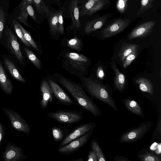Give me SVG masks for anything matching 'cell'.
Returning <instances> with one entry per match:
<instances>
[{
    "instance_id": "obj_36",
    "label": "cell",
    "mask_w": 161,
    "mask_h": 161,
    "mask_svg": "<svg viewBox=\"0 0 161 161\" xmlns=\"http://www.w3.org/2000/svg\"><path fill=\"white\" fill-rule=\"evenodd\" d=\"M136 51L127 55L123 62V67L125 69L127 68L136 58Z\"/></svg>"
},
{
    "instance_id": "obj_1",
    "label": "cell",
    "mask_w": 161,
    "mask_h": 161,
    "mask_svg": "<svg viewBox=\"0 0 161 161\" xmlns=\"http://www.w3.org/2000/svg\"><path fill=\"white\" fill-rule=\"evenodd\" d=\"M59 81L71 95L76 105L95 117L101 115L98 106L86 94L81 86L63 76L60 77Z\"/></svg>"
},
{
    "instance_id": "obj_18",
    "label": "cell",
    "mask_w": 161,
    "mask_h": 161,
    "mask_svg": "<svg viewBox=\"0 0 161 161\" xmlns=\"http://www.w3.org/2000/svg\"><path fill=\"white\" fill-rule=\"evenodd\" d=\"M110 16V14L106 15L88 22L85 27V32L86 33H89L100 28Z\"/></svg>"
},
{
    "instance_id": "obj_30",
    "label": "cell",
    "mask_w": 161,
    "mask_h": 161,
    "mask_svg": "<svg viewBox=\"0 0 161 161\" xmlns=\"http://www.w3.org/2000/svg\"><path fill=\"white\" fill-rule=\"evenodd\" d=\"M33 3L38 13L40 14L45 13L47 16L48 15L49 13V9L46 5L43 0H33Z\"/></svg>"
},
{
    "instance_id": "obj_41",
    "label": "cell",
    "mask_w": 161,
    "mask_h": 161,
    "mask_svg": "<svg viewBox=\"0 0 161 161\" xmlns=\"http://www.w3.org/2000/svg\"><path fill=\"white\" fill-rule=\"evenodd\" d=\"M97 75L99 79L103 80L104 76V73L102 67H98L97 69Z\"/></svg>"
},
{
    "instance_id": "obj_13",
    "label": "cell",
    "mask_w": 161,
    "mask_h": 161,
    "mask_svg": "<svg viewBox=\"0 0 161 161\" xmlns=\"http://www.w3.org/2000/svg\"><path fill=\"white\" fill-rule=\"evenodd\" d=\"M27 156L23 154L22 149L12 144H8L3 153V158L7 161H17L25 160Z\"/></svg>"
},
{
    "instance_id": "obj_6",
    "label": "cell",
    "mask_w": 161,
    "mask_h": 161,
    "mask_svg": "<svg viewBox=\"0 0 161 161\" xmlns=\"http://www.w3.org/2000/svg\"><path fill=\"white\" fill-rule=\"evenodd\" d=\"M151 121L142 123L137 127L131 129L123 134L119 142H136L142 138L152 125Z\"/></svg>"
},
{
    "instance_id": "obj_44",
    "label": "cell",
    "mask_w": 161,
    "mask_h": 161,
    "mask_svg": "<svg viewBox=\"0 0 161 161\" xmlns=\"http://www.w3.org/2000/svg\"><path fill=\"white\" fill-rule=\"evenodd\" d=\"M83 158H79L75 159H72L70 160L71 161H83Z\"/></svg>"
},
{
    "instance_id": "obj_39",
    "label": "cell",
    "mask_w": 161,
    "mask_h": 161,
    "mask_svg": "<svg viewBox=\"0 0 161 161\" xmlns=\"http://www.w3.org/2000/svg\"><path fill=\"white\" fill-rule=\"evenodd\" d=\"M87 161H97L98 159L95 152L93 150L89 152L88 154Z\"/></svg>"
},
{
    "instance_id": "obj_40",
    "label": "cell",
    "mask_w": 161,
    "mask_h": 161,
    "mask_svg": "<svg viewBox=\"0 0 161 161\" xmlns=\"http://www.w3.org/2000/svg\"><path fill=\"white\" fill-rule=\"evenodd\" d=\"M33 0H22L19 5L20 9L23 8L33 3Z\"/></svg>"
},
{
    "instance_id": "obj_4",
    "label": "cell",
    "mask_w": 161,
    "mask_h": 161,
    "mask_svg": "<svg viewBox=\"0 0 161 161\" xmlns=\"http://www.w3.org/2000/svg\"><path fill=\"white\" fill-rule=\"evenodd\" d=\"M50 118L66 124L77 123L83 119V113L77 110L60 109L47 113Z\"/></svg>"
},
{
    "instance_id": "obj_11",
    "label": "cell",
    "mask_w": 161,
    "mask_h": 161,
    "mask_svg": "<svg viewBox=\"0 0 161 161\" xmlns=\"http://www.w3.org/2000/svg\"><path fill=\"white\" fill-rule=\"evenodd\" d=\"M156 21H148L136 27L130 34L128 39L130 40L145 37L150 34L155 25Z\"/></svg>"
},
{
    "instance_id": "obj_5",
    "label": "cell",
    "mask_w": 161,
    "mask_h": 161,
    "mask_svg": "<svg viewBox=\"0 0 161 161\" xmlns=\"http://www.w3.org/2000/svg\"><path fill=\"white\" fill-rule=\"evenodd\" d=\"M88 58L84 55L75 53L68 52L64 56V64L83 74L86 71Z\"/></svg>"
},
{
    "instance_id": "obj_19",
    "label": "cell",
    "mask_w": 161,
    "mask_h": 161,
    "mask_svg": "<svg viewBox=\"0 0 161 161\" xmlns=\"http://www.w3.org/2000/svg\"><path fill=\"white\" fill-rule=\"evenodd\" d=\"M78 1L73 0L70 3V12L72 27L79 28L80 26L79 19V10L78 7Z\"/></svg>"
},
{
    "instance_id": "obj_17",
    "label": "cell",
    "mask_w": 161,
    "mask_h": 161,
    "mask_svg": "<svg viewBox=\"0 0 161 161\" xmlns=\"http://www.w3.org/2000/svg\"><path fill=\"white\" fill-rule=\"evenodd\" d=\"M0 87L4 93L8 95L11 94L13 90V83L6 74L1 61H0Z\"/></svg>"
},
{
    "instance_id": "obj_21",
    "label": "cell",
    "mask_w": 161,
    "mask_h": 161,
    "mask_svg": "<svg viewBox=\"0 0 161 161\" xmlns=\"http://www.w3.org/2000/svg\"><path fill=\"white\" fill-rule=\"evenodd\" d=\"M112 68L115 74V86L119 90L121 91L124 89L125 84V76L123 74L119 71L114 63H113Z\"/></svg>"
},
{
    "instance_id": "obj_2",
    "label": "cell",
    "mask_w": 161,
    "mask_h": 161,
    "mask_svg": "<svg viewBox=\"0 0 161 161\" xmlns=\"http://www.w3.org/2000/svg\"><path fill=\"white\" fill-rule=\"evenodd\" d=\"M81 79L84 88L92 97L107 104L116 112L117 111L116 104L111 93L105 86L89 77L82 76Z\"/></svg>"
},
{
    "instance_id": "obj_27",
    "label": "cell",
    "mask_w": 161,
    "mask_h": 161,
    "mask_svg": "<svg viewBox=\"0 0 161 161\" xmlns=\"http://www.w3.org/2000/svg\"><path fill=\"white\" fill-rule=\"evenodd\" d=\"M25 52L31 62L38 69L41 68V63L39 59L36 55L27 47H24Z\"/></svg>"
},
{
    "instance_id": "obj_15",
    "label": "cell",
    "mask_w": 161,
    "mask_h": 161,
    "mask_svg": "<svg viewBox=\"0 0 161 161\" xmlns=\"http://www.w3.org/2000/svg\"><path fill=\"white\" fill-rule=\"evenodd\" d=\"M40 89L42 95L40 102L41 106L42 109H45L49 103L53 102V93L50 85L45 80L42 82Z\"/></svg>"
},
{
    "instance_id": "obj_42",
    "label": "cell",
    "mask_w": 161,
    "mask_h": 161,
    "mask_svg": "<svg viewBox=\"0 0 161 161\" xmlns=\"http://www.w3.org/2000/svg\"><path fill=\"white\" fill-rule=\"evenodd\" d=\"M114 160L115 161H130L128 158L120 156H115L114 158Z\"/></svg>"
},
{
    "instance_id": "obj_14",
    "label": "cell",
    "mask_w": 161,
    "mask_h": 161,
    "mask_svg": "<svg viewBox=\"0 0 161 161\" xmlns=\"http://www.w3.org/2000/svg\"><path fill=\"white\" fill-rule=\"evenodd\" d=\"M108 0H88L82 10V15H90L103 9L108 3Z\"/></svg>"
},
{
    "instance_id": "obj_25",
    "label": "cell",
    "mask_w": 161,
    "mask_h": 161,
    "mask_svg": "<svg viewBox=\"0 0 161 161\" xmlns=\"http://www.w3.org/2000/svg\"><path fill=\"white\" fill-rule=\"evenodd\" d=\"M48 17L49 27L53 35L59 32L58 23V12L53 13Z\"/></svg>"
},
{
    "instance_id": "obj_29",
    "label": "cell",
    "mask_w": 161,
    "mask_h": 161,
    "mask_svg": "<svg viewBox=\"0 0 161 161\" xmlns=\"http://www.w3.org/2000/svg\"><path fill=\"white\" fill-rule=\"evenodd\" d=\"M20 12L18 17V19L26 26L31 27V26L27 22L28 17L29 16H30L28 5L20 9Z\"/></svg>"
},
{
    "instance_id": "obj_24",
    "label": "cell",
    "mask_w": 161,
    "mask_h": 161,
    "mask_svg": "<svg viewBox=\"0 0 161 161\" xmlns=\"http://www.w3.org/2000/svg\"><path fill=\"white\" fill-rule=\"evenodd\" d=\"M135 82L138 84L139 88L142 91L147 92L150 95L153 94L154 89L153 85L147 79L140 77L136 80Z\"/></svg>"
},
{
    "instance_id": "obj_20",
    "label": "cell",
    "mask_w": 161,
    "mask_h": 161,
    "mask_svg": "<svg viewBox=\"0 0 161 161\" xmlns=\"http://www.w3.org/2000/svg\"><path fill=\"white\" fill-rule=\"evenodd\" d=\"M71 131V130L61 126H53L52 132L54 142H61Z\"/></svg>"
},
{
    "instance_id": "obj_37",
    "label": "cell",
    "mask_w": 161,
    "mask_h": 161,
    "mask_svg": "<svg viewBox=\"0 0 161 161\" xmlns=\"http://www.w3.org/2000/svg\"><path fill=\"white\" fill-rule=\"evenodd\" d=\"M128 0H118L116 7L118 10L121 13H124L127 7V3Z\"/></svg>"
},
{
    "instance_id": "obj_8",
    "label": "cell",
    "mask_w": 161,
    "mask_h": 161,
    "mask_svg": "<svg viewBox=\"0 0 161 161\" xmlns=\"http://www.w3.org/2000/svg\"><path fill=\"white\" fill-rule=\"evenodd\" d=\"M2 109L9 118L12 127L18 131L24 132L28 136L31 128L27 122L13 110L6 108Z\"/></svg>"
},
{
    "instance_id": "obj_23",
    "label": "cell",
    "mask_w": 161,
    "mask_h": 161,
    "mask_svg": "<svg viewBox=\"0 0 161 161\" xmlns=\"http://www.w3.org/2000/svg\"><path fill=\"white\" fill-rule=\"evenodd\" d=\"M138 47V45L135 44L123 42L118 54L121 61L123 62L127 55L136 51Z\"/></svg>"
},
{
    "instance_id": "obj_9",
    "label": "cell",
    "mask_w": 161,
    "mask_h": 161,
    "mask_svg": "<svg viewBox=\"0 0 161 161\" xmlns=\"http://www.w3.org/2000/svg\"><path fill=\"white\" fill-rule=\"evenodd\" d=\"M95 126V123L90 122L84 123L76 126L72 130H71L65 138L61 142L58 147L64 146L80 137L92 129L94 128Z\"/></svg>"
},
{
    "instance_id": "obj_32",
    "label": "cell",
    "mask_w": 161,
    "mask_h": 161,
    "mask_svg": "<svg viewBox=\"0 0 161 161\" xmlns=\"http://www.w3.org/2000/svg\"><path fill=\"white\" fill-rule=\"evenodd\" d=\"M154 0H141V7L138 10L136 15L138 16L151 8Z\"/></svg>"
},
{
    "instance_id": "obj_16",
    "label": "cell",
    "mask_w": 161,
    "mask_h": 161,
    "mask_svg": "<svg viewBox=\"0 0 161 161\" xmlns=\"http://www.w3.org/2000/svg\"><path fill=\"white\" fill-rule=\"evenodd\" d=\"M3 59L4 64L11 75L17 80L26 83V80L20 73L14 62L6 55L3 56Z\"/></svg>"
},
{
    "instance_id": "obj_33",
    "label": "cell",
    "mask_w": 161,
    "mask_h": 161,
    "mask_svg": "<svg viewBox=\"0 0 161 161\" xmlns=\"http://www.w3.org/2000/svg\"><path fill=\"white\" fill-rule=\"evenodd\" d=\"M139 159L143 161H160L158 156L149 152H146L139 156Z\"/></svg>"
},
{
    "instance_id": "obj_3",
    "label": "cell",
    "mask_w": 161,
    "mask_h": 161,
    "mask_svg": "<svg viewBox=\"0 0 161 161\" xmlns=\"http://www.w3.org/2000/svg\"><path fill=\"white\" fill-rule=\"evenodd\" d=\"M1 42L16 61L25 65V59L17 37L8 26L4 29Z\"/></svg>"
},
{
    "instance_id": "obj_28",
    "label": "cell",
    "mask_w": 161,
    "mask_h": 161,
    "mask_svg": "<svg viewBox=\"0 0 161 161\" xmlns=\"http://www.w3.org/2000/svg\"><path fill=\"white\" fill-rule=\"evenodd\" d=\"M16 22L18 25L21 30L25 40L33 48L36 50H38V46L32 39L29 33L25 30L18 22L17 21Z\"/></svg>"
},
{
    "instance_id": "obj_45",
    "label": "cell",
    "mask_w": 161,
    "mask_h": 161,
    "mask_svg": "<svg viewBox=\"0 0 161 161\" xmlns=\"http://www.w3.org/2000/svg\"><path fill=\"white\" fill-rule=\"evenodd\" d=\"M1 123H0V125L1 124Z\"/></svg>"
},
{
    "instance_id": "obj_22",
    "label": "cell",
    "mask_w": 161,
    "mask_h": 161,
    "mask_svg": "<svg viewBox=\"0 0 161 161\" xmlns=\"http://www.w3.org/2000/svg\"><path fill=\"white\" fill-rule=\"evenodd\" d=\"M123 102L130 111L142 118L144 117V114L142 108L137 102L133 100L126 99L124 100Z\"/></svg>"
},
{
    "instance_id": "obj_43",
    "label": "cell",
    "mask_w": 161,
    "mask_h": 161,
    "mask_svg": "<svg viewBox=\"0 0 161 161\" xmlns=\"http://www.w3.org/2000/svg\"><path fill=\"white\" fill-rule=\"evenodd\" d=\"M3 128L2 124H1L0 125V144L2 140L3 135Z\"/></svg>"
},
{
    "instance_id": "obj_26",
    "label": "cell",
    "mask_w": 161,
    "mask_h": 161,
    "mask_svg": "<svg viewBox=\"0 0 161 161\" xmlns=\"http://www.w3.org/2000/svg\"><path fill=\"white\" fill-rule=\"evenodd\" d=\"M91 147L96 154L98 161H105V158L100 146L97 141L94 139L91 141Z\"/></svg>"
},
{
    "instance_id": "obj_38",
    "label": "cell",
    "mask_w": 161,
    "mask_h": 161,
    "mask_svg": "<svg viewBox=\"0 0 161 161\" xmlns=\"http://www.w3.org/2000/svg\"><path fill=\"white\" fill-rule=\"evenodd\" d=\"M58 23L59 32L61 34H63L64 32V21L62 12L61 11L58 12Z\"/></svg>"
},
{
    "instance_id": "obj_12",
    "label": "cell",
    "mask_w": 161,
    "mask_h": 161,
    "mask_svg": "<svg viewBox=\"0 0 161 161\" xmlns=\"http://www.w3.org/2000/svg\"><path fill=\"white\" fill-rule=\"evenodd\" d=\"M49 82L53 94L60 103L66 106L75 104L74 101L57 83L52 80Z\"/></svg>"
},
{
    "instance_id": "obj_31",
    "label": "cell",
    "mask_w": 161,
    "mask_h": 161,
    "mask_svg": "<svg viewBox=\"0 0 161 161\" xmlns=\"http://www.w3.org/2000/svg\"><path fill=\"white\" fill-rule=\"evenodd\" d=\"M16 21H17L15 19H13L12 21L14 28L15 33L22 43L26 47H29L30 45L25 39L23 33L21 30L18 25Z\"/></svg>"
},
{
    "instance_id": "obj_10",
    "label": "cell",
    "mask_w": 161,
    "mask_h": 161,
    "mask_svg": "<svg viewBox=\"0 0 161 161\" xmlns=\"http://www.w3.org/2000/svg\"><path fill=\"white\" fill-rule=\"evenodd\" d=\"M130 22V20L128 19H119L116 20L102 31L103 37H109L121 32L128 25Z\"/></svg>"
},
{
    "instance_id": "obj_35",
    "label": "cell",
    "mask_w": 161,
    "mask_h": 161,
    "mask_svg": "<svg viewBox=\"0 0 161 161\" xmlns=\"http://www.w3.org/2000/svg\"><path fill=\"white\" fill-rule=\"evenodd\" d=\"M6 23V15L2 7L0 8V43L3 36Z\"/></svg>"
},
{
    "instance_id": "obj_34",
    "label": "cell",
    "mask_w": 161,
    "mask_h": 161,
    "mask_svg": "<svg viewBox=\"0 0 161 161\" xmlns=\"http://www.w3.org/2000/svg\"><path fill=\"white\" fill-rule=\"evenodd\" d=\"M67 45L69 47L72 49L79 50L81 48V42L77 37H74L67 41Z\"/></svg>"
},
{
    "instance_id": "obj_7",
    "label": "cell",
    "mask_w": 161,
    "mask_h": 161,
    "mask_svg": "<svg viewBox=\"0 0 161 161\" xmlns=\"http://www.w3.org/2000/svg\"><path fill=\"white\" fill-rule=\"evenodd\" d=\"M94 129H92L82 136L66 145L58 147V152L60 154L67 156L78 151L87 143L92 134Z\"/></svg>"
}]
</instances>
